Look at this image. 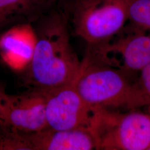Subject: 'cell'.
Wrapping results in <instances>:
<instances>
[{
	"mask_svg": "<svg viewBox=\"0 0 150 150\" xmlns=\"http://www.w3.org/2000/svg\"><path fill=\"white\" fill-rule=\"evenodd\" d=\"M33 23L36 42L30 69L36 90L50 92L74 83L82 61L71 44L69 22L64 12L54 6Z\"/></svg>",
	"mask_w": 150,
	"mask_h": 150,
	"instance_id": "obj_1",
	"label": "cell"
},
{
	"mask_svg": "<svg viewBox=\"0 0 150 150\" xmlns=\"http://www.w3.org/2000/svg\"><path fill=\"white\" fill-rule=\"evenodd\" d=\"M131 1L76 0L59 7L86 47H101L110 43L126 25Z\"/></svg>",
	"mask_w": 150,
	"mask_h": 150,
	"instance_id": "obj_2",
	"label": "cell"
},
{
	"mask_svg": "<svg viewBox=\"0 0 150 150\" xmlns=\"http://www.w3.org/2000/svg\"><path fill=\"white\" fill-rule=\"evenodd\" d=\"M127 74L118 68L85 57L75 87L92 107L136 110L139 107L135 82H131Z\"/></svg>",
	"mask_w": 150,
	"mask_h": 150,
	"instance_id": "obj_3",
	"label": "cell"
},
{
	"mask_svg": "<svg viewBox=\"0 0 150 150\" xmlns=\"http://www.w3.org/2000/svg\"><path fill=\"white\" fill-rule=\"evenodd\" d=\"M96 150H149L150 114L95 108L90 128Z\"/></svg>",
	"mask_w": 150,
	"mask_h": 150,
	"instance_id": "obj_4",
	"label": "cell"
},
{
	"mask_svg": "<svg viewBox=\"0 0 150 150\" xmlns=\"http://www.w3.org/2000/svg\"><path fill=\"white\" fill-rule=\"evenodd\" d=\"M97 59L126 73L139 72L150 64V34L126 25L110 43L101 48Z\"/></svg>",
	"mask_w": 150,
	"mask_h": 150,
	"instance_id": "obj_5",
	"label": "cell"
},
{
	"mask_svg": "<svg viewBox=\"0 0 150 150\" xmlns=\"http://www.w3.org/2000/svg\"><path fill=\"white\" fill-rule=\"evenodd\" d=\"M46 92V116L48 128L54 130H90L95 108L83 100L75 87V82Z\"/></svg>",
	"mask_w": 150,
	"mask_h": 150,
	"instance_id": "obj_6",
	"label": "cell"
},
{
	"mask_svg": "<svg viewBox=\"0 0 150 150\" xmlns=\"http://www.w3.org/2000/svg\"><path fill=\"white\" fill-rule=\"evenodd\" d=\"M46 100V92L38 90L22 95H4L0 126L23 134L35 133L48 129Z\"/></svg>",
	"mask_w": 150,
	"mask_h": 150,
	"instance_id": "obj_7",
	"label": "cell"
},
{
	"mask_svg": "<svg viewBox=\"0 0 150 150\" xmlns=\"http://www.w3.org/2000/svg\"><path fill=\"white\" fill-rule=\"evenodd\" d=\"M26 150H96L91 131L87 129L54 130L45 129L32 133H21Z\"/></svg>",
	"mask_w": 150,
	"mask_h": 150,
	"instance_id": "obj_8",
	"label": "cell"
},
{
	"mask_svg": "<svg viewBox=\"0 0 150 150\" xmlns=\"http://www.w3.org/2000/svg\"><path fill=\"white\" fill-rule=\"evenodd\" d=\"M36 42L32 23L16 24L1 35L0 54L13 68L21 69L30 64Z\"/></svg>",
	"mask_w": 150,
	"mask_h": 150,
	"instance_id": "obj_9",
	"label": "cell"
},
{
	"mask_svg": "<svg viewBox=\"0 0 150 150\" xmlns=\"http://www.w3.org/2000/svg\"><path fill=\"white\" fill-rule=\"evenodd\" d=\"M46 11L33 0H0V27L33 23Z\"/></svg>",
	"mask_w": 150,
	"mask_h": 150,
	"instance_id": "obj_10",
	"label": "cell"
},
{
	"mask_svg": "<svg viewBox=\"0 0 150 150\" xmlns=\"http://www.w3.org/2000/svg\"><path fill=\"white\" fill-rule=\"evenodd\" d=\"M127 22L132 26L150 34V0H131Z\"/></svg>",
	"mask_w": 150,
	"mask_h": 150,
	"instance_id": "obj_11",
	"label": "cell"
},
{
	"mask_svg": "<svg viewBox=\"0 0 150 150\" xmlns=\"http://www.w3.org/2000/svg\"><path fill=\"white\" fill-rule=\"evenodd\" d=\"M139 73L138 81L135 82L139 106H147L150 114V64Z\"/></svg>",
	"mask_w": 150,
	"mask_h": 150,
	"instance_id": "obj_12",
	"label": "cell"
},
{
	"mask_svg": "<svg viewBox=\"0 0 150 150\" xmlns=\"http://www.w3.org/2000/svg\"><path fill=\"white\" fill-rule=\"evenodd\" d=\"M45 10L48 11L57 5V0H33Z\"/></svg>",
	"mask_w": 150,
	"mask_h": 150,
	"instance_id": "obj_13",
	"label": "cell"
},
{
	"mask_svg": "<svg viewBox=\"0 0 150 150\" xmlns=\"http://www.w3.org/2000/svg\"><path fill=\"white\" fill-rule=\"evenodd\" d=\"M75 1L76 0H57V5H62V4L69 3Z\"/></svg>",
	"mask_w": 150,
	"mask_h": 150,
	"instance_id": "obj_14",
	"label": "cell"
},
{
	"mask_svg": "<svg viewBox=\"0 0 150 150\" xmlns=\"http://www.w3.org/2000/svg\"><path fill=\"white\" fill-rule=\"evenodd\" d=\"M4 96L0 94V113L1 112L3 105H4Z\"/></svg>",
	"mask_w": 150,
	"mask_h": 150,
	"instance_id": "obj_15",
	"label": "cell"
},
{
	"mask_svg": "<svg viewBox=\"0 0 150 150\" xmlns=\"http://www.w3.org/2000/svg\"><path fill=\"white\" fill-rule=\"evenodd\" d=\"M149 150H150V148H149Z\"/></svg>",
	"mask_w": 150,
	"mask_h": 150,
	"instance_id": "obj_16",
	"label": "cell"
}]
</instances>
